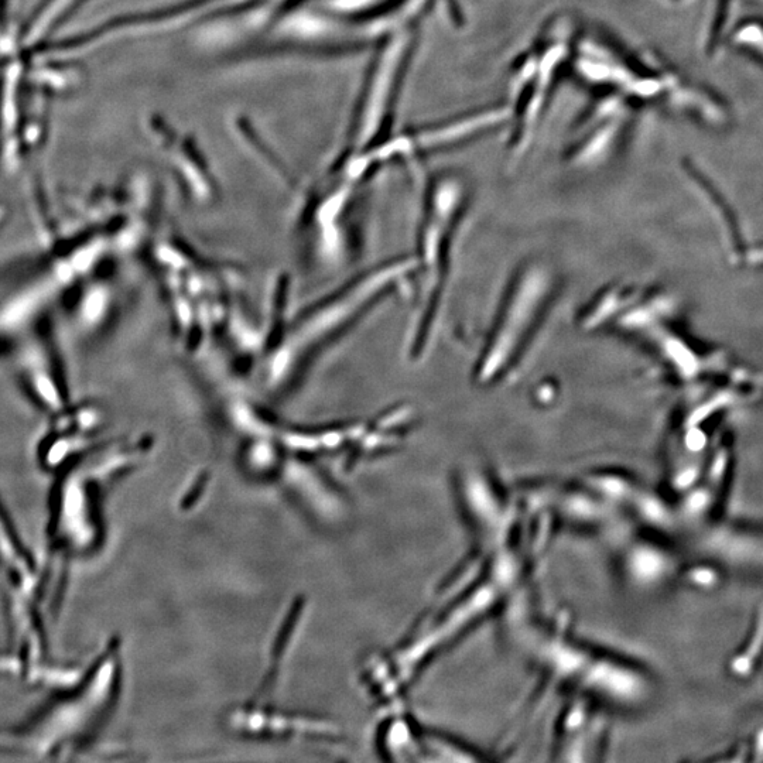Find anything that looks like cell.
Instances as JSON below:
<instances>
[{
  "label": "cell",
  "instance_id": "cell-6",
  "mask_svg": "<svg viewBox=\"0 0 763 763\" xmlns=\"http://www.w3.org/2000/svg\"><path fill=\"white\" fill-rule=\"evenodd\" d=\"M666 537L639 536L629 540L619 554V573L629 588L655 594L682 577L683 563Z\"/></svg>",
  "mask_w": 763,
  "mask_h": 763
},
{
  "label": "cell",
  "instance_id": "cell-2",
  "mask_svg": "<svg viewBox=\"0 0 763 763\" xmlns=\"http://www.w3.org/2000/svg\"><path fill=\"white\" fill-rule=\"evenodd\" d=\"M559 277L533 260L516 270L474 368L478 385L505 382L522 364L556 299Z\"/></svg>",
  "mask_w": 763,
  "mask_h": 763
},
{
  "label": "cell",
  "instance_id": "cell-1",
  "mask_svg": "<svg viewBox=\"0 0 763 763\" xmlns=\"http://www.w3.org/2000/svg\"><path fill=\"white\" fill-rule=\"evenodd\" d=\"M465 204L467 187L460 177L441 176L427 191L413 255L417 294L407 333V352L413 361L423 359L430 350L439 324Z\"/></svg>",
  "mask_w": 763,
  "mask_h": 763
},
{
  "label": "cell",
  "instance_id": "cell-9",
  "mask_svg": "<svg viewBox=\"0 0 763 763\" xmlns=\"http://www.w3.org/2000/svg\"><path fill=\"white\" fill-rule=\"evenodd\" d=\"M512 121L513 108L509 102H506V104L478 109L458 118L448 119L446 122L434 123L426 128L406 132V136L414 159L419 155L439 152L448 147L470 142Z\"/></svg>",
  "mask_w": 763,
  "mask_h": 763
},
{
  "label": "cell",
  "instance_id": "cell-8",
  "mask_svg": "<svg viewBox=\"0 0 763 763\" xmlns=\"http://www.w3.org/2000/svg\"><path fill=\"white\" fill-rule=\"evenodd\" d=\"M699 540L704 559L721 569L730 567L752 574H763V528L715 522L693 533Z\"/></svg>",
  "mask_w": 763,
  "mask_h": 763
},
{
  "label": "cell",
  "instance_id": "cell-3",
  "mask_svg": "<svg viewBox=\"0 0 763 763\" xmlns=\"http://www.w3.org/2000/svg\"><path fill=\"white\" fill-rule=\"evenodd\" d=\"M554 639L544 646L546 670L559 682L570 683L580 696L622 711H639L655 700L658 682L645 667L584 643Z\"/></svg>",
  "mask_w": 763,
  "mask_h": 763
},
{
  "label": "cell",
  "instance_id": "cell-4",
  "mask_svg": "<svg viewBox=\"0 0 763 763\" xmlns=\"http://www.w3.org/2000/svg\"><path fill=\"white\" fill-rule=\"evenodd\" d=\"M573 29L570 20L564 17L550 23L535 49L536 70L532 80L518 97L509 101L513 108V121H516L511 140L513 159L522 157L529 149L561 67L573 57L576 46Z\"/></svg>",
  "mask_w": 763,
  "mask_h": 763
},
{
  "label": "cell",
  "instance_id": "cell-5",
  "mask_svg": "<svg viewBox=\"0 0 763 763\" xmlns=\"http://www.w3.org/2000/svg\"><path fill=\"white\" fill-rule=\"evenodd\" d=\"M413 29L390 34L383 43L372 71L358 123V142L364 146L371 145L381 135L383 126L388 122L390 112L395 106L416 41Z\"/></svg>",
  "mask_w": 763,
  "mask_h": 763
},
{
  "label": "cell",
  "instance_id": "cell-10",
  "mask_svg": "<svg viewBox=\"0 0 763 763\" xmlns=\"http://www.w3.org/2000/svg\"><path fill=\"white\" fill-rule=\"evenodd\" d=\"M581 697L580 703L574 704L569 713L564 715L557 741V754L563 759H570L577 754L578 759L593 761L600 754L605 744L607 724L601 717L600 708L594 707V700Z\"/></svg>",
  "mask_w": 763,
  "mask_h": 763
},
{
  "label": "cell",
  "instance_id": "cell-11",
  "mask_svg": "<svg viewBox=\"0 0 763 763\" xmlns=\"http://www.w3.org/2000/svg\"><path fill=\"white\" fill-rule=\"evenodd\" d=\"M747 754L749 755V761H763V727L755 732Z\"/></svg>",
  "mask_w": 763,
  "mask_h": 763
},
{
  "label": "cell",
  "instance_id": "cell-7",
  "mask_svg": "<svg viewBox=\"0 0 763 763\" xmlns=\"http://www.w3.org/2000/svg\"><path fill=\"white\" fill-rule=\"evenodd\" d=\"M730 447L724 446L708 457L693 485L677 496L676 509L684 533H696L715 522L727 496L731 474Z\"/></svg>",
  "mask_w": 763,
  "mask_h": 763
}]
</instances>
